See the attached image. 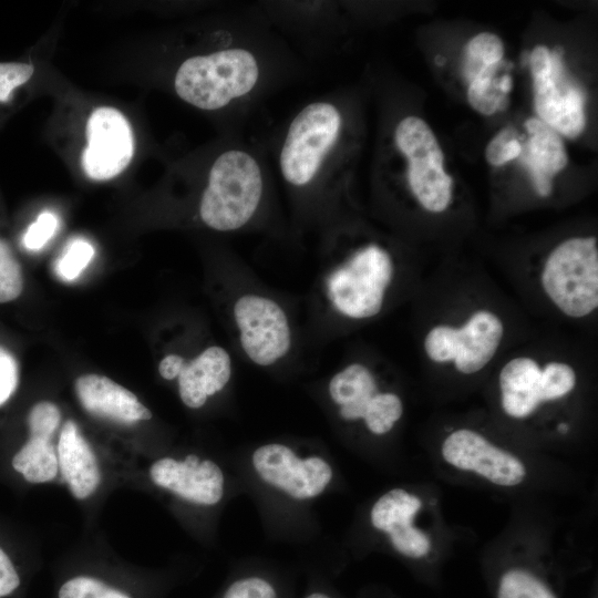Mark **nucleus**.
I'll return each mask as SVG.
<instances>
[{"instance_id": "c756f323", "label": "nucleus", "mask_w": 598, "mask_h": 598, "mask_svg": "<svg viewBox=\"0 0 598 598\" xmlns=\"http://www.w3.org/2000/svg\"><path fill=\"white\" fill-rule=\"evenodd\" d=\"M56 228V216L51 212H43L27 229L23 245L30 250H38L53 237Z\"/></svg>"}, {"instance_id": "423d86ee", "label": "nucleus", "mask_w": 598, "mask_h": 598, "mask_svg": "<svg viewBox=\"0 0 598 598\" xmlns=\"http://www.w3.org/2000/svg\"><path fill=\"white\" fill-rule=\"evenodd\" d=\"M328 394L342 420L362 421L374 435L389 433L403 414L400 396L380 391L374 375L362 363H350L334 373Z\"/></svg>"}, {"instance_id": "aec40b11", "label": "nucleus", "mask_w": 598, "mask_h": 598, "mask_svg": "<svg viewBox=\"0 0 598 598\" xmlns=\"http://www.w3.org/2000/svg\"><path fill=\"white\" fill-rule=\"evenodd\" d=\"M504 55L502 39L491 32L474 35L465 45L462 73L467 83L486 69L501 63Z\"/></svg>"}, {"instance_id": "2f4dec72", "label": "nucleus", "mask_w": 598, "mask_h": 598, "mask_svg": "<svg viewBox=\"0 0 598 598\" xmlns=\"http://www.w3.org/2000/svg\"><path fill=\"white\" fill-rule=\"evenodd\" d=\"M17 384V362L7 350L0 347V405L11 396Z\"/></svg>"}, {"instance_id": "f3484780", "label": "nucleus", "mask_w": 598, "mask_h": 598, "mask_svg": "<svg viewBox=\"0 0 598 598\" xmlns=\"http://www.w3.org/2000/svg\"><path fill=\"white\" fill-rule=\"evenodd\" d=\"M524 126L528 140L519 157L537 194L546 197L551 192V178L567 165V152L559 134L542 120L528 118Z\"/></svg>"}, {"instance_id": "72a5a7b5", "label": "nucleus", "mask_w": 598, "mask_h": 598, "mask_svg": "<svg viewBox=\"0 0 598 598\" xmlns=\"http://www.w3.org/2000/svg\"><path fill=\"white\" fill-rule=\"evenodd\" d=\"M530 72L534 78L547 75L553 69L551 53L545 45L534 48L529 56Z\"/></svg>"}, {"instance_id": "5701e85b", "label": "nucleus", "mask_w": 598, "mask_h": 598, "mask_svg": "<svg viewBox=\"0 0 598 598\" xmlns=\"http://www.w3.org/2000/svg\"><path fill=\"white\" fill-rule=\"evenodd\" d=\"M576 385L574 369L563 362H550L540 374L542 401H556L570 393Z\"/></svg>"}, {"instance_id": "f257e3e1", "label": "nucleus", "mask_w": 598, "mask_h": 598, "mask_svg": "<svg viewBox=\"0 0 598 598\" xmlns=\"http://www.w3.org/2000/svg\"><path fill=\"white\" fill-rule=\"evenodd\" d=\"M301 65L277 29L256 9L235 11L213 33V48L186 58L174 90L186 103L210 112L245 115L269 94L300 75Z\"/></svg>"}, {"instance_id": "39448f33", "label": "nucleus", "mask_w": 598, "mask_h": 598, "mask_svg": "<svg viewBox=\"0 0 598 598\" xmlns=\"http://www.w3.org/2000/svg\"><path fill=\"white\" fill-rule=\"evenodd\" d=\"M393 146L406 161L408 185L426 210L441 213L452 199L453 179L445 172L441 146L421 118L408 115L399 120L392 132Z\"/></svg>"}, {"instance_id": "f704fd0d", "label": "nucleus", "mask_w": 598, "mask_h": 598, "mask_svg": "<svg viewBox=\"0 0 598 598\" xmlns=\"http://www.w3.org/2000/svg\"><path fill=\"white\" fill-rule=\"evenodd\" d=\"M305 598H332V597H330L326 592L315 591V592H311V594L307 595Z\"/></svg>"}, {"instance_id": "c85d7f7f", "label": "nucleus", "mask_w": 598, "mask_h": 598, "mask_svg": "<svg viewBox=\"0 0 598 598\" xmlns=\"http://www.w3.org/2000/svg\"><path fill=\"white\" fill-rule=\"evenodd\" d=\"M221 598H278V592L268 579L251 575L233 581Z\"/></svg>"}, {"instance_id": "9b49d317", "label": "nucleus", "mask_w": 598, "mask_h": 598, "mask_svg": "<svg viewBox=\"0 0 598 598\" xmlns=\"http://www.w3.org/2000/svg\"><path fill=\"white\" fill-rule=\"evenodd\" d=\"M150 477L158 487L195 505H216L225 493L221 467L213 460L195 454L155 461L150 467Z\"/></svg>"}, {"instance_id": "6ab92c4d", "label": "nucleus", "mask_w": 598, "mask_h": 598, "mask_svg": "<svg viewBox=\"0 0 598 598\" xmlns=\"http://www.w3.org/2000/svg\"><path fill=\"white\" fill-rule=\"evenodd\" d=\"M542 369L528 357L509 360L501 370V403L504 412L514 419H525L533 414L542 401Z\"/></svg>"}, {"instance_id": "cd10ccee", "label": "nucleus", "mask_w": 598, "mask_h": 598, "mask_svg": "<svg viewBox=\"0 0 598 598\" xmlns=\"http://www.w3.org/2000/svg\"><path fill=\"white\" fill-rule=\"evenodd\" d=\"M94 256L93 246L84 239H75L69 244L58 261L56 270L65 280L75 279Z\"/></svg>"}, {"instance_id": "4468645a", "label": "nucleus", "mask_w": 598, "mask_h": 598, "mask_svg": "<svg viewBox=\"0 0 598 598\" xmlns=\"http://www.w3.org/2000/svg\"><path fill=\"white\" fill-rule=\"evenodd\" d=\"M61 421L59 408L49 401L34 404L28 416L30 437L12 457L13 468L30 483H47L59 471L52 436Z\"/></svg>"}, {"instance_id": "2eb2a0df", "label": "nucleus", "mask_w": 598, "mask_h": 598, "mask_svg": "<svg viewBox=\"0 0 598 598\" xmlns=\"http://www.w3.org/2000/svg\"><path fill=\"white\" fill-rule=\"evenodd\" d=\"M231 377V358L219 346L206 348L190 361L182 360L176 377L182 402L190 409L204 406L220 392Z\"/></svg>"}, {"instance_id": "7ed1b4c3", "label": "nucleus", "mask_w": 598, "mask_h": 598, "mask_svg": "<svg viewBox=\"0 0 598 598\" xmlns=\"http://www.w3.org/2000/svg\"><path fill=\"white\" fill-rule=\"evenodd\" d=\"M393 277L390 252L377 243L352 250L324 279L326 298L332 309L350 319L378 315Z\"/></svg>"}, {"instance_id": "b1692460", "label": "nucleus", "mask_w": 598, "mask_h": 598, "mask_svg": "<svg viewBox=\"0 0 598 598\" xmlns=\"http://www.w3.org/2000/svg\"><path fill=\"white\" fill-rule=\"evenodd\" d=\"M59 598H131L127 594L89 576L66 580L59 589Z\"/></svg>"}, {"instance_id": "ddd939ff", "label": "nucleus", "mask_w": 598, "mask_h": 598, "mask_svg": "<svg viewBox=\"0 0 598 598\" xmlns=\"http://www.w3.org/2000/svg\"><path fill=\"white\" fill-rule=\"evenodd\" d=\"M422 507L419 496L396 487L381 495L370 511L373 528L389 537L392 547L403 556L422 558L432 547L431 538L414 526Z\"/></svg>"}, {"instance_id": "1a4fd4ad", "label": "nucleus", "mask_w": 598, "mask_h": 598, "mask_svg": "<svg viewBox=\"0 0 598 598\" xmlns=\"http://www.w3.org/2000/svg\"><path fill=\"white\" fill-rule=\"evenodd\" d=\"M86 137L82 165L89 177L110 179L130 164L134 152L133 134L120 111L109 106L94 110L86 124Z\"/></svg>"}, {"instance_id": "a878e982", "label": "nucleus", "mask_w": 598, "mask_h": 598, "mask_svg": "<svg viewBox=\"0 0 598 598\" xmlns=\"http://www.w3.org/2000/svg\"><path fill=\"white\" fill-rule=\"evenodd\" d=\"M22 288L20 265L8 245L0 239V303L17 299L22 292Z\"/></svg>"}, {"instance_id": "0eeeda50", "label": "nucleus", "mask_w": 598, "mask_h": 598, "mask_svg": "<svg viewBox=\"0 0 598 598\" xmlns=\"http://www.w3.org/2000/svg\"><path fill=\"white\" fill-rule=\"evenodd\" d=\"M258 478L295 502L320 496L333 478L331 464L319 455L300 456L283 443L270 442L251 454Z\"/></svg>"}, {"instance_id": "bb28decb", "label": "nucleus", "mask_w": 598, "mask_h": 598, "mask_svg": "<svg viewBox=\"0 0 598 598\" xmlns=\"http://www.w3.org/2000/svg\"><path fill=\"white\" fill-rule=\"evenodd\" d=\"M522 151L518 132L513 127H504L487 144L485 157L492 166L499 167L519 157Z\"/></svg>"}, {"instance_id": "20e7f679", "label": "nucleus", "mask_w": 598, "mask_h": 598, "mask_svg": "<svg viewBox=\"0 0 598 598\" xmlns=\"http://www.w3.org/2000/svg\"><path fill=\"white\" fill-rule=\"evenodd\" d=\"M540 281L564 315H590L598 307L597 238L573 237L558 244L545 260Z\"/></svg>"}, {"instance_id": "f8f14e48", "label": "nucleus", "mask_w": 598, "mask_h": 598, "mask_svg": "<svg viewBox=\"0 0 598 598\" xmlns=\"http://www.w3.org/2000/svg\"><path fill=\"white\" fill-rule=\"evenodd\" d=\"M553 69L534 78V106L539 120L567 137L578 136L585 128V94L567 78L561 56L551 54Z\"/></svg>"}, {"instance_id": "9d476101", "label": "nucleus", "mask_w": 598, "mask_h": 598, "mask_svg": "<svg viewBox=\"0 0 598 598\" xmlns=\"http://www.w3.org/2000/svg\"><path fill=\"white\" fill-rule=\"evenodd\" d=\"M441 453L450 465L474 472L499 486H516L526 476V467L518 457L470 429L450 433L442 443Z\"/></svg>"}, {"instance_id": "473e14b6", "label": "nucleus", "mask_w": 598, "mask_h": 598, "mask_svg": "<svg viewBox=\"0 0 598 598\" xmlns=\"http://www.w3.org/2000/svg\"><path fill=\"white\" fill-rule=\"evenodd\" d=\"M19 585L20 578L13 564L0 548V598L11 595Z\"/></svg>"}, {"instance_id": "393cba45", "label": "nucleus", "mask_w": 598, "mask_h": 598, "mask_svg": "<svg viewBox=\"0 0 598 598\" xmlns=\"http://www.w3.org/2000/svg\"><path fill=\"white\" fill-rule=\"evenodd\" d=\"M424 350L433 362L453 361L458 350L457 329L445 324L433 327L424 338Z\"/></svg>"}, {"instance_id": "dca6fc26", "label": "nucleus", "mask_w": 598, "mask_h": 598, "mask_svg": "<svg viewBox=\"0 0 598 598\" xmlns=\"http://www.w3.org/2000/svg\"><path fill=\"white\" fill-rule=\"evenodd\" d=\"M75 391L81 404L91 414L122 423L152 417V412L134 393L104 375H81L75 381Z\"/></svg>"}, {"instance_id": "a211bd4d", "label": "nucleus", "mask_w": 598, "mask_h": 598, "mask_svg": "<svg viewBox=\"0 0 598 598\" xmlns=\"http://www.w3.org/2000/svg\"><path fill=\"white\" fill-rule=\"evenodd\" d=\"M56 453L59 470L72 495L80 501L91 497L102 474L93 450L72 420L61 430Z\"/></svg>"}, {"instance_id": "f03ea898", "label": "nucleus", "mask_w": 598, "mask_h": 598, "mask_svg": "<svg viewBox=\"0 0 598 598\" xmlns=\"http://www.w3.org/2000/svg\"><path fill=\"white\" fill-rule=\"evenodd\" d=\"M351 120L338 93H324L298 107L271 146L274 171L299 214L328 221L347 186Z\"/></svg>"}, {"instance_id": "c9c22d12", "label": "nucleus", "mask_w": 598, "mask_h": 598, "mask_svg": "<svg viewBox=\"0 0 598 598\" xmlns=\"http://www.w3.org/2000/svg\"><path fill=\"white\" fill-rule=\"evenodd\" d=\"M558 430H559L560 432H566V431L568 430V425H567L566 423H560V424L558 425Z\"/></svg>"}, {"instance_id": "4be33fe9", "label": "nucleus", "mask_w": 598, "mask_h": 598, "mask_svg": "<svg viewBox=\"0 0 598 598\" xmlns=\"http://www.w3.org/2000/svg\"><path fill=\"white\" fill-rule=\"evenodd\" d=\"M497 598H556L551 589L526 569L513 568L503 574Z\"/></svg>"}, {"instance_id": "6e6552de", "label": "nucleus", "mask_w": 598, "mask_h": 598, "mask_svg": "<svg viewBox=\"0 0 598 598\" xmlns=\"http://www.w3.org/2000/svg\"><path fill=\"white\" fill-rule=\"evenodd\" d=\"M239 343L247 358L259 367H269L287 355L291 329L281 306L258 293H244L233 307Z\"/></svg>"}, {"instance_id": "7c9ffc66", "label": "nucleus", "mask_w": 598, "mask_h": 598, "mask_svg": "<svg viewBox=\"0 0 598 598\" xmlns=\"http://www.w3.org/2000/svg\"><path fill=\"white\" fill-rule=\"evenodd\" d=\"M33 65L28 63H0V102H7L12 91L25 83L33 74Z\"/></svg>"}, {"instance_id": "412c9836", "label": "nucleus", "mask_w": 598, "mask_h": 598, "mask_svg": "<svg viewBox=\"0 0 598 598\" xmlns=\"http://www.w3.org/2000/svg\"><path fill=\"white\" fill-rule=\"evenodd\" d=\"M499 64L491 66L477 75L467 87L470 105L483 115H492L504 107L506 96L498 86L496 72Z\"/></svg>"}]
</instances>
